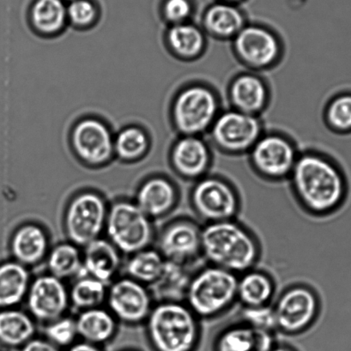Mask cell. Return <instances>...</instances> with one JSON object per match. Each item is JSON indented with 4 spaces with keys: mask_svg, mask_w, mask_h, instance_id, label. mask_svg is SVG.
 <instances>
[{
    "mask_svg": "<svg viewBox=\"0 0 351 351\" xmlns=\"http://www.w3.org/2000/svg\"><path fill=\"white\" fill-rule=\"evenodd\" d=\"M289 180L296 203L313 217L337 213L349 194L343 170L332 159L317 152L299 155Z\"/></svg>",
    "mask_w": 351,
    "mask_h": 351,
    "instance_id": "6da1fadb",
    "label": "cell"
},
{
    "mask_svg": "<svg viewBox=\"0 0 351 351\" xmlns=\"http://www.w3.org/2000/svg\"><path fill=\"white\" fill-rule=\"evenodd\" d=\"M202 260L239 276L257 267L262 246L256 234L237 219L204 224Z\"/></svg>",
    "mask_w": 351,
    "mask_h": 351,
    "instance_id": "7a4b0ae2",
    "label": "cell"
},
{
    "mask_svg": "<svg viewBox=\"0 0 351 351\" xmlns=\"http://www.w3.org/2000/svg\"><path fill=\"white\" fill-rule=\"evenodd\" d=\"M145 324L154 351H197L202 342V322L184 302L156 303Z\"/></svg>",
    "mask_w": 351,
    "mask_h": 351,
    "instance_id": "3957f363",
    "label": "cell"
},
{
    "mask_svg": "<svg viewBox=\"0 0 351 351\" xmlns=\"http://www.w3.org/2000/svg\"><path fill=\"white\" fill-rule=\"evenodd\" d=\"M237 281V275L206 264L194 269L184 302L201 322L219 319L238 304Z\"/></svg>",
    "mask_w": 351,
    "mask_h": 351,
    "instance_id": "277c9868",
    "label": "cell"
},
{
    "mask_svg": "<svg viewBox=\"0 0 351 351\" xmlns=\"http://www.w3.org/2000/svg\"><path fill=\"white\" fill-rule=\"evenodd\" d=\"M189 204L196 219L203 225L237 219L243 207L239 191L233 183L211 175L193 182Z\"/></svg>",
    "mask_w": 351,
    "mask_h": 351,
    "instance_id": "5b68a950",
    "label": "cell"
},
{
    "mask_svg": "<svg viewBox=\"0 0 351 351\" xmlns=\"http://www.w3.org/2000/svg\"><path fill=\"white\" fill-rule=\"evenodd\" d=\"M276 332L296 337L315 325L322 312V300L315 289L302 282L289 285L272 302Z\"/></svg>",
    "mask_w": 351,
    "mask_h": 351,
    "instance_id": "8992f818",
    "label": "cell"
},
{
    "mask_svg": "<svg viewBox=\"0 0 351 351\" xmlns=\"http://www.w3.org/2000/svg\"><path fill=\"white\" fill-rule=\"evenodd\" d=\"M220 114V102L213 88L195 83L178 92L172 104L173 127L182 136H200L210 131Z\"/></svg>",
    "mask_w": 351,
    "mask_h": 351,
    "instance_id": "52a82bcc",
    "label": "cell"
},
{
    "mask_svg": "<svg viewBox=\"0 0 351 351\" xmlns=\"http://www.w3.org/2000/svg\"><path fill=\"white\" fill-rule=\"evenodd\" d=\"M105 231L108 240L129 256L151 247L155 239L152 220L128 199L116 200L108 207Z\"/></svg>",
    "mask_w": 351,
    "mask_h": 351,
    "instance_id": "ba28073f",
    "label": "cell"
},
{
    "mask_svg": "<svg viewBox=\"0 0 351 351\" xmlns=\"http://www.w3.org/2000/svg\"><path fill=\"white\" fill-rule=\"evenodd\" d=\"M108 213V206L101 194L91 190L75 194L64 215V228L70 243L84 248L101 238Z\"/></svg>",
    "mask_w": 351,
    "mask_h": 351,
    "instance_id": "9c48e42d",
    "label": "cell"
},
{
    "mask_svg": "<svg viewBox=\"0 0 351 351\" xmlns=\"http://www.w3.org/2000/svg\"><path fill=\"white\" fill-rule=\"evenodd\" d=\"M215 147L228 155L248 153L263 134L260 116L244 114L236 109L220 112L208 132Z\"/></svg>",
    "mask_w": 351,
    "mask_h": 351,
    "instance_id": "30bf717a",
    "label": "cell"
},
{
    "mask_svg": "<svg viewBox=\"0 0 351 351\" xmlns=\"http://www.w3.org/2000/svg\"><path fill=\"white\" fill-rule=\"evenodd\" d=\"M248 154L255 173L270 182L289 180L299 156L289 138L278 134H262Z\"/></svg>",
    "mask_w": 351,
    "mask_h": 351,
    "instance_id": "8fae6325",
    "label": "cell"
},
{
    "mask_svg": "<svg viewBox=\"0 0 351 351\" xmlns=\"http://www.w3.org/2000/svg\"><path fill=\"white\" fill-rule=\"evenodd\" d=\"M202 228L203 224L196 218H175L160 232L156 250L167 261L194 267L202 260Z\"/></svg>",
    "mask_w": 351,
    "mask_h": 351,
    "instance_id": "7c38bea8",
    "label": "cell"
},
{
    "mask_svg": "<svg viewBox=\"0 0 351 351\" xmlns=\"http://www.w3.org/2000/svg\"><path fill=\"white\" fill-rule=\"evenodd\" d=\"M232 43L237 59L252 70L269 69L282 56L280 40L265 26L246 25Z\"/></svg>",
    "mask_w": 351,
    "mask_h": 351,
    "instance_id": "4fadbf2b",
    "label": "cell"
},
{
    "mask_svg": "<svg viewBox=\"0 0 351 351\" xmlns=\"http://www.w3.org/2000/svg\"><path fill=\"white\" fill-rule=\"evenodd\" d=\"M106 302L117 322L130 326L145 322L154 306L147 286L128 277L108 285Z\"/></svg>",
    "mask_w": 351,
    "mask_h": 351,
    "instance_id": "5bb4252c",
    "label": "cell"
},
{
    "mask_svg": "<svg viewBox=\"0 0 351 351\" xmlns=\"http://www.w3.org/2000/svg\"><path fill=\"white\" fill-rule=\"evenodd\" d=\"M71 145L77 158L92 168L108 165L114 152L111 131L95 118L84 119L73 125Z\"/></svg>",
    "mask_w": 351,
    "mask_h": 351,
    "instance_id": "9a60e30c",
    "label": "cell"
},
{
    "mask_svg": "<svg viewBox=\"0 0 351 351\" xmlns=\"http://www.w3.org/2000/svg\"><path fill=\"white\" fill-rule=\"evenodd\" d=\"M25 301L32 318L45 325L66 315L71 306L69 289L49 274L33 279Z\"/></svg>",
    "mask_w": 351,
    "mask_h": 351,
    "instance_id": "2e32d148",
    "label": "cell"
},
{
    "mask_svg": "<svg viewBox=\"0 0 351 351\" xmlns=\"http://www.w3.org/2000/svg\"><path fill=\"white\" fill-rule=\"evenodd\" d=\"M170 165L180 178L195 182L208 175L211 152L200 136H180L170 152Z\"/></svg>",
    "mask_w": 351,
    "mask_h": 351,
    "instance_id": "e0dca14e",
    "label": "cell"
},
{
    "mask_svg": "<svg viewBox=\"0 0 351 351\" xmlns=\"http://www.w3.org/2000/svg\"><path fill=\"white\" fill-rule=\"evenodd\" d=\"M278 342L275 332L255 328L237 319L218 330L211 344V350L271 351Z\"/></svg>",
    "mask_w": 351,
    "mask_h": 351,
    "instance_id": "ac0fdd59",
    "label": "cell"
},
{
    "mask_svg": "<svg viewBox=\"0 0 351 351\" xmlns=\"http://www.w3.org/2000/svg\"><path fill=\"white\" fill-rule=\"evenodd\" d=\"M178 186L165 176H153L138 187L135 204L149 219H159L172 213L178 206Z\"/></svg>",
    "mask_w": 351,
    "mask_h": 351,
    "instance_id": "d6986e66",
    "label": "cell"
},
{
    "mask_svg": "<svg viewBox=\"0 0 351 351\" xmlns=\"http://www.w3.org/2000/svg\"><path fill=\"white\" fill-rule=\"evenodd\" d=\"M50 250L49 237L45 228L35 223L20 225L10 240L13 261L28 268L46 261Z\"/></svg>",
    "mask_w": 351,
    "mask_h": 351,
    "instance_id": "ffe728a7",
    "label": "cell"
},
{
    "mask_svg": "<svg viewBox=\"0 0 351 351\" xmlns=\"http://www.w3.org/2000/svg\"><path fill=\"white\" fill-rule=\"evenodd\" d=\"M232 108L244 114L260 116L269 102V88L265 82L254 73L237 75L228 88Z\"/></svg>",
    "mask_w": 351,
    "mask_h": 351,
    "instance_id": "44dd1931",
    "label": "cell"
},
{
    "mask_svg": "<svg viewBox=\"0 0 351 351\" xmlns=\"http://www.w3.org/2000/svg\"><path fill=\"white\" fill-rule=\"evenodd\" d=\"M120 251L108 239L99 238L84 247L83 274L110 285L121 268Z\"/></svg>",
    "mask_w": 351,
    "mask_h": 351,
    "instance_id": "7402d4cb",
    "label": "cell"
},
{
    "mask_svg": "<svg viewBox=\"0 0 351 351\" xmlns=\"http://www.w3.org/2000/svg\"><path fill=\"white\" fill-rule=\"evenodd\" d=\"M246 25L244 13L230 3L217 1L207 8L202 16L204 34L218 40H233Z\"/></svg>",
    "mask_w": 351,
    "mask_h": 351,
    "instance_id": "603a6c76",
    "label": "cell"
},
{
    "mask_svg": "<svg viewBox=\"0 0 351 351\" xmlns=\"http://www.w3.org/2000/svg\"><path fill=\"white\" fill-rule=\"evenodd\" d=\"M276 291L275 279L267 271L255 267L238 276L237 302L241 308L271 305Z\"/></svg>",
    "mask_w": 351,
    "mask_h": 351,
    "instance_id": "cb8c5ba5",
    "label": "cell"
},
{
    "mask_svg": "<svg viewBox=\"0 0 351 351\" xmlns=\"http://www.w3.org/2000/svg\"><path fill=\"white\" fill-rule=\"evenodd\" d=\"M32 281L25 265L13 260L0 263V309L16 308L25 301Z\"/></svg>",
    "mask_w": 351,
    "mask_h": 351,
    "instance_id": "d4e9b609",
    "label": "cell"
},
{
    "mask_svg": "<svg viewBox=\"0 0 351 351\" xmlns=\"http://www.w3.org/2000/svg\"><path fill=\"white\" fill-rule=\"evenodd\" d=\"M75 320L78 337L95 346L110 342L117 332V319L108 309L101 306L80 312Z\"/></svg>",
    "mask_w": 351,
    "mask_h": 351,
    "instance_id": "484cf974",
    "label": "cell"
},
{
    "mask_svg": "<svg viewBox=\"0 0 351 351\" xmlns=\"http://www.w3.org/2000/svg\"><path fill=\"white\" fill-rule=\"evenodd\" d=\"M193 267L167 261L159 278L148 286L153 301L184 302Z\"/></svg>",
    "mask_w": 351,
    "mask_h": 351,
    "instance_id": "4316f807",
    "label": "cell"
},
{
    "mask_svg": "<svg viewBox=\"0 0 351 351\" xmlns=\"http://www.w3.org/2000/svg\"><path fill=\"white\" fill-rule=\"evenodd\" d=\"M36 333V320L29 313L16 308L0 309V346L20 350Z\"/></svg>",
    "mask_w": 351,
    "mask_h": 351,
    "instance_id": "83f0119b",
    "label": "cell"
},
{
    "mask_svg": "<svg viewBox=\"0 0 351 351\" xmlns=\"http://www.w3.org/2000/svg\"><path fill=\"white\" fill-rule=\"evenodd\" d=\"M166 43L173 56L194 60L206 50V35L200 27L187 22L171 25L166 34Z\"/></svg>",
    "mask_w": 351,
    "mask_h": 351,
    "instance_id": "f1b7e54d",
    "label": "cell"
},
{
    "mask_svg": "<svg viewBox=\"0 0 351 351\" xmlns=\"http://www.w3.org/2000/svg\"><path fill=\"white\" fill-rule=\"evenodd\" d=\"M64 0H35L29 11V23L35 32L53 37L63 32L67 23Z\"/></svg>",
    "mask_w": 351,
    "mask_h": 351,
    "instance_id": "f546056e",
    "label": "cell"
},
{
    "mask_svg": "<svg viewBox=\"0 0 351 351\" xmlns=\"http://www.w3.org/2000/svg\"><path fill=\"white\" fill-rule=\"evenodd\" d=\"M46 261L49 274L60 280L77 278L84 275L80 247L70 241L51 248Z\"/></svg>",
    "mask_w": 351,
    "mask_h": 351,
    "instance_id": "4dcf8cb0",
    "label": "cell"
},
{
    "mask_svg": "<svg viewBox=\"0 0 351 351\" xmlns=\"http://www.w3.org/2000/svg\"><path fill=\"white\" fill-rule=\"evenodd\" d=\"M166 260L158 250L149 247L130 255L125 263L127 277L149 286L161 275Z\"/></svg>",
    "mask_w": 351,
    "mask_h": 351,
    "instance_id": "1f68e13d",
    "label": "cell"
},
{
    "mask_svg": "<svg viewBox=\"0 0 351 351\" xmlns=\"http://www.w3.org/2000/svg\"><path fill=\"white\" fill-rule=\"evenodd\" d=\"M108 285L90 276L76 278L69 289L70 305L82 312L100 308L107 301Z\"/></svg>",
    "mask_w": 351,
    "mask_h": 351,
    "instance_id": "d6a6232c",
    "label": "cell"
},
{
    "mask_svg": "<svg viewBox=\"0 0 351 351\" xmlns=\"http://www.w3.org/2000/svg\"><path fill=\"white\" fill-rule=\"evenodd\" d=\"M149 138L143 129L137 127L124 128L114 141V152L122 161H138L149 149Z\"/></svg>",
    "mask_w": 351,
    "mask_h": 351,
    "instance_id": "836d02e7",
    "label": "cell"
},
{
    "mask_svg": "<svg viewBox=\"0 0 351 351\" xmlns=\"http://www.w3.org/2000/svg\"><path fill=\"white\" fill-rule=\"evenodd\" d=\"M325 121L336 134H351V91L342 92L330 99L325 109Z\"/></svg>",
    "mask_w": 351,
    "mask_h": 351,
    "instance_id": "e575fe53",
    "label": "cell"
},
{
    "mask_svg": "<svg viewBox=\"0 0 351 351\" xmlns=\"http://www.w3.org/2000/svg\"><path fill=\"white\" fill-rule=\"evenodd\" d=\"M44 335L47 341L60 349L69 348L76 343L78 337L76 320L64 315L53 322L46 324Z\"/></svg>",
    "mask_w": 351,
    "mask_h": 351,
    "instance_id": "d590c367",
    "label": "cell"
},
{
    "mask_svg": "<svg viewBox=\"0 0 351 351\" xmlns=\"http://www.w3.org/2000/svg\"><path fill=\"white\" fill-rule=\"evenodd\" d=\"M66 10L67 21L76 29H88L97 23V6L91 0H73Z\"/></svg>",
    "mask_w": 351,
    "mask_h": 351,
    "instance_id": "8d00e7d4",
    "label": "cell"
},
{
    "mask_svg": "<svg viewBox=\"0 0 351 351\" xmlns=\"http://www.w3.org/2000/svg\"><path fill=\"white\" fill-rule=\"evenodd\" d=\"M238 319L255 328L276 332L274 309L271 305L256 308H241Z\"/></svg>",
    "mask_w": 351,
    "mask_h": 351,
    "instance_id": "74e56055",
    "label": "cell"
},
{
    "mask_svg": "<svg viewBox=\"0 0 351 351\" xmlns=\"http://www.w3.org/2000/svg\"><path fill=\"white\" fill-rule=\"evenodd\" d=\"M162 12L163 19L171 25L189 22L193 13L191 0H165Z\"/></svg>",
    "mask_w": 351,
    "mask_h": 351,
    "instance_id": "f35d334b",
    "label": "cell"
},
{
    "mask_svg": "<svg viewBox=\"0 0 351 351\" xmlns=\"http://www.w3.org/2000/svg\"><path fill=\"white\" fill-rule=\"evenodd\" d=\"M20 351H61L60 348L54 346L46 339L35 337L25 346L20 349Z\"/></svg>",
    "mask_w": 351,
    "mask_h": 351,
    "instance_id": "ab89813d",
    "label": "cell"
},
{
    "mask_svg": "<svg viewBox=\"0 0 351 351\" xmlns=\"http://www.w3.org/2000/svg\"><path fill=\"white\" fill-rule=\"evenodd\" d=\"M68 351H102L100 346H95L93 343L85 342H76L69 347Z\"/></svg>",
    "mask_w": 351,
    "mask_h": 351,
    "instance_id": "60d3db41",
    "label": "cell"
},
{
    "mask_svg": "<svg viewBox=\"0 0 351 351\" xmlns=\"http://www.w3.org/2000/svg\"><path fill=\"white\" fill-rule=\"evenodd\" d=\"M271 351H299L295 346L287 343L278 342Z\"/></svg>",
    "mask_w": 351,
    "mask_h": 351,
    "instance_id": "b9f144b4",
    "label": "cell"
},
{
    "mask_svg": "<svg viewBox=\"0 0 351 351\" xmlns=\"http://www.w3.org/2000/svg\"><path fill=\"white\" fill-rule=\"evenodd\" d=\"M217 1L230 3V4L238 5L244 0H217Z\"/></svg>",
    "mask_w": 351,
    "mask_h": 351,
    "instance_id": "7bdbcfd3",
    "label": "cell"
},
{
    "mask_svg": "<svg viewBox=\"0 0 351 351\" xmlns=\"http://www.w3.org/2000/svg\"><path fill=\"white\" fill-rule=\"evenodd\" d=\"M122 351H137V350H122Z\"/></svg>",
    "mask_w": 351,
    "mask_h": 351,
    "instance_id": "ee69618b",
    "label": "cell"
},
{
    "mask_svg": "<svg viewBox=\"0 0 351 351\" xmlns=\"http://www.w3.org/2000/svg\"><path fill=\"white\" fill-rule=\"evenodd\" d=\"M64 1H69V2H71V1H73V0H64Z\"/></svg>",
    "mask_w": 351,
    "mask_h": 351,
    "instance_id": "f6af8a7d",
    "label": "cell"
}]
</instances>
